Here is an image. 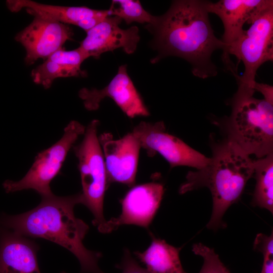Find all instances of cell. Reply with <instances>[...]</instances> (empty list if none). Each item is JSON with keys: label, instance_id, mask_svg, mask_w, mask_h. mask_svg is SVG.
Returning a JSON list of instances; mask_svg holds the SVG:
<instances>
[{"label": "cell", "instance_id": "3957f363", "mask_svg": "<svg viewBox=\"0 0 273 273\" xmlns=\"http://www.w3.org/2000/svg\"><path fill=\"white\" fill-rule=\"evenodd\" d=\"M212 157L202 169L189 171L179 193L207 187L211 193L213 209L206 226L216 230L224 226L222 217L228 208L241 197L248 180L253 175L254 160L227 137L212 141Z\"/></svg>", "mask_w": 273, "mask_h": 273}, {"label": "cell", "instance_id": "52a82bcc", "mask_svg": "<svg viewBox=\"0 0 273 273\" xmlns=\"http://www.w3.org/2000/svg\"><path fill=\"white\" fill-rule=\"evenodd\" d=\"M85 127L77 121H71L62 137L51 147L40 152L26 175L18 181L6 180L3 186L7 193L32 189L41 197L53 194L50 183L59 172L67 154Z\"/></svg>", "mask_w": 273, "mask_h": 273}, {"label": "cell", "instance_id": "e0dca14e", "mask_svg": "<svg viewBox=\"0 0 273 273\" xmlns=\"http://www.w3.org/2000/svg\"><path fill=\"white\" fill-rule=\"evenodd\" d=\"M152 242L144 252L134 254L150 273H187L179 259L180 248L173 247L150 233Z\"/></svg>", "mask_w": 273, "mask_h": 273}, {"label": "cell", "instance_id": "484cf974", "mask_svg": "<svg viewBox=\"0 0 273 273\" xmlns=\"http://www.w3.org/2000/svg\"><path fill=\"white\" fill-rule=\"evenodd\" d=\"M260 273H273V255H264Z\"/></svg>", "mask_w": 273, "mask_h": 273}, {"label": "cell", "instance_id": "cb8c5ba5", "mask_svg": "<svg viewBox=\"0 0 273 273\" xmlns=\"http://www.w3.org/2000/svg\"><path fill=\"white\" fill-rule=\"evenodd\" d=\"M254 248L261 252L263 255H273V234L269 236L264 234H258L255 239Z\"/></svg>", "mask_w": 273, "mask_h": 273}, {"label": "cell", "instance_id": "5bb4252c", "mask_svg": "<svg viewBox=\"0 0 273 273\" xmlns=\"http://www.w3.org/2000/svg\"><path fill=\"white\" fill-rule=\"evenodd\" d=\"M122 20L115 16H108L86 32L79 47L88 57L95 59H99L104 53L120 48L128 54L133 53L140 39L139 28L133 26L122 29L119 27Z\"/></svg>", "mask_w": 273, "mask_h": 273}, {"label": "cell", "instance_id": "2e32d148", "mask_svg": "<svg viewBox=\"0 0 273 273\" xmlns=\"http://www.w3.org/2000/svg\"><path fill=\"white\" fill-rule=\"evenodd\" d=\"M7 7L13 12L24 9L32 15H38L63 24L76 25L80 21L99 14L102 10L86 7H67L46 5L31 0L7 1Z\"/></svg>", "mask_w": 273, "mask_h": 273}, {"label": "cell", "instance_id": "30bf717a", "mask_svg": "<svg viewBox=\"0 0 273 273\" xmlns=\"http://www.w3.org/2000/svg\"><path fill=\"white\" fill-rule=\"evenodd\" d=\"M163 186L151 182L133 187L121 200L122 212L117 217L106 220L102 233H109L123 224L148 228L161 203Z\"/></svg>", "mask_w": 273, "mask_h": 273}, {"label": "cell", "instance_id": "603a6c76", "mask_svg": "<svg viewBox=\"0 0 273 273\" xmlns=\"http://www.w3.org/2000/svg\"><path fill=\"white\" fill-rule=\"evenodd\" d=\"M116 267L122 270L121 273H150L139 264L127 248L124 249L121 262Z\"/></svg>", "mask_w": 273, "mask_h": 273}, {"label": "cell", "instance_id": "9a60e30c", "mask_svg": "<svg viewBox=\"0 0 273 273\" xmlns=\"http://www.w3.org/2000/svg\"><path fill=\"white\" fill-rule=\"evenodd\" d=\"M38 250L33 241L0 228V273H41Z\"/></svg>", "mask_w": 273, "mask_h": 273}, {"label": "cell", "instance_id": "8fae6325", "mask_svg": "<svg viewBox=\"0 0 273 273\" xmlns=\"http://www.w3.org/2000/svg\"><path fill=\"white\" fill-rule=\"evenodd\" d=\"M33 16L32 22L15 37L25 48V60L29 65L39 59H47L63 49L64 44L72 35L71 29L66 24L38 15Z\"/></svg>", "mask_w": 273, "mask_h": 273}, {"label": "cell", "instance_id": "ac0fdd59", "mask_svg": "<svg viewBox=\"0 0 273 273\" xmlns=\"http://www.w3.org/2000/svg\"><path fill=\"white\" fill-rule=\"evenodd\" d=\"M256 185L252 204L273 213V152L254 160Z\"/></svg>", "mask_w": 273, "mask_h": 273}, {"label": "cell", "instance_id": "6da1fadb", "mask_svg": "<svg viewBox=\"0 0 273 273\" xmlns=\"http://www.w3.org/2000/svg\"><path fill=\"white\" fill-rule=\"evenodd\" d=\"M204 1L172 2L163 15L155 16L146 28L153 35L152 46L157 51L156 63L168 56L180 57L192 66L193 75L205 79L216 75L213 53L225 46L214 34Z\"/></svg>", "mask_w": 273, "mask_h": 273}, {"label": "cell", "instance_id": "5b68a950", "mask_svg": "<svg viewBox=\"0 0 273 273\" xmlns=\"http://www.w3.org/2000/svg\"><path fill=\"white\" fill-rule=\"evenodd\" d=\"M99 125V120L92 121L85 128L83 140L73 150L78 160L82 204L91 211L94 216L92 223L102 233L106 222L103 205L108 183L103 153L97 135Z\"/></svg>", "mask_w": 273, "mask_h": 273}, {"label": "cell", "instance_id": "ba28073f", "mask_svg": "<svg viewBox=\"0 0 273 273\" xmlns=\"http://www.w3.org/2000/svg\"><path fill=\"white\" fill-rule=\"evenodd\" d=\"M132 133L149 156H154L157 153L160 154L171 168L185 166L199 170L206 166L210 161V158L167 133L163 121L141 122L134 127Z\"/></svg>", "mask_w": 273, "mask_h": 273}, {"label": "cell", "instance_id": "7a4b0ae2", "mask_svg": "<svg viewBox=\"0 0 273 273\" xmlns=\"http://www.w3.org/2000/svg\"><path fill=\"white\" fill-rule=\"evenodd\" d=\"M41 198L33 209L18 215H4L0 223L19 235L44 239L67 249L78 260L80 273H105L98 265L102 253L86 249L83 244L88 225L74 214L75 206L82 204L81 193L65 197L52 194Z\"/></svg>", "mask_w": 273, "mask_h": 273}, {"label": "cell", "instance_id": "4316f807", "mask_svg": "<svg viewBox=\"0 0 273 273\" xmlns=\"http://www.w3.org/2000/svg\"><path fill=\"white\" fill-rule=\"evenodd\" d=\"M60 273H67L66 272L64 271H61Z\"/></svg>", "mask_w": 273, "mask_h": 273}, {"label": "cell", "instance_id": "8992f818", "mask_svg": "<svg viewBox=\"0 0 273 273\" xmlns=\"http://www.w3.org/2000/svg\"><path fill=\"white\" fill-rule=\"evenodd\" d=\"M250 25L229 47L227 57L231 60L230 55L235 56L244 66L243 75L236 78L238 89L254 91L257 70L265 62L273 60V7L258 16Z\"/></svg>", "mask_w": 273, "mask_h": 273}, {"label": "cell", "instance_id": "7c38bea8", "mask_svg": "<svg viewBox=\"0 0 273 273\" xmlns=\"http://www.w3.org/2000/svg\"><path fill=\"white\" fill-rule=\"evenodd\" d=\"M79 97L88 111L99 109L101 102L106 97L111 98L129 117L148 116L149 112L127 72L126 65L120 66L116 75L104 88H82Z\"/></svg>", "mask_w": 273, "mask_h": 273}, {"label": "cell", "instance_id": "7402d4cb", "mask_svg": "<svg viewBox=\"0 0 273 273\" xmlns=\"http://www.w3.org/2000/svg\"><path fill=\"white\" fill-rule=\"evenodd\" d=\"M88 57L79 47L73 50L66 51L60 49L50 56L46 60L61 64L80 68L82 63Z\"/></svg>", "mask_w": 273, "mask_h": 273}, {"label": "cell", "instance_id": "44dd1931", "mask_svg": "<svg viewBox=\"0 0 273 273\" xmlns=\"http://www.w3.org/2000/svg\"><path fill=\"white\" fill-rule=\"evenodd\" d=\"M192 251L203 258V264L199 273H231L212 248L199 243L193 246Z\"/></svg>", "mask_w": 273, "mask_h": 273}, {"label": "cell", "instance_id": "d6986e66", "mask_svg": "<svg viewBox=\"0 0 273 273\" xmlns=\"http://www.w3.org/2000/svg\"><path fill=\"white\" fill-rule=\"evenodd\" d=\"M85 72L77 68L46 60L32 70L31 76L33 82L48 89L55 79L60 77L84 76Z\"/></svg>", "mask_w": 273, "mask_h": 273}, {"label": "cell", "instance_id": "277c9868", "mask_svg": "<svg viewBox=\"0 0 273 273\" xmlns=\"http://www.w3.org/2000/svg\"><path fill=\"white\" fill-rule=\"evenodd\" d=\"M253 95L236 92L225 127L228 138L258 159L273 152V104Z\"/></svg>", "mask_w": 273, "mask_h": 273}, {"label": "cell", "instance_id": "ffe728a7", "mask_svg": "<svg viewBox=\"0 0 273 273\" xmlns=\"http://www.w3.org/2000/svg\"><path fill=\"white\" fill-rule=\"evenodd\" d=\"M109 10L110 16L119 17L127 24L134 22L150 24L155 17L143 8L139 1H112Z\"/></svg>", "mask_w": 273, "mask_h": 273}, {"label": "cell", "instance_id": "4fadbf2b", "mask_svg": "<svg viewBox=\"0 0 273 273\" xmlns=\"http://www.w3.org/2000/svg\"><path fill=\"white\" fill-rule=\"evenodd\" d=\"M105 160L108 183L133 186L135 182L140 150L139 140L131 132L114 140L109 133L99 137Z\"/></svg>", "mask_w": 273, "mask_h": 273}, {"label": "cell", "instance_id": "d4e9b609", "mask_svg": "<svg viewBox=\"0 0 273 273\" xmlns=\"http://www.w3.org/2000/svg\"><path fill=\"white\" fill-rule=\"evenodd\" d=\"M254 91L260 92L263 95L264 100L267 102L273 104V87L270 85L258 83L255 81L253 85Z\"/></svg>", "mask_w": 273, "mask_h": 273}, {"label": "cell", "instance_id": "9c48e42d", "mask_svg": "<svg viewBox=\"0 0 273 273\" xmlns=\"http://www.w3.org/2000/svg\"><path fill=\"white\" fill-rule=\"evenodd\" d=\"M208 12L217 15L224 27L221 40L225 46L222 60L226 70L237 75V67L227 57L229 47L242 34L246 23L251 24L258 16L273 7L272 0H220L216 3L206 1Z\"/></svg>", "mask_w": 273, "mask_h": 273}]
</instances>
